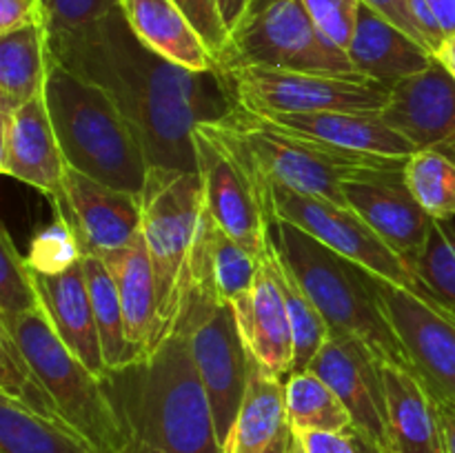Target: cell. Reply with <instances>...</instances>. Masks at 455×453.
Returning a JSON list of instances; mask_svg holds the SVG:
<instances>
[{"mask_svg": "<svg viewBox=\"0 0 455 453\" xmlns=\"http://www.w3.org/2000/svg\"><path fill=\"white\" fill-rule=\"evenodd\" d=\"M0 398L12 400L25 411L69 429L44 382L16 345L12 333L4 331L3 327H0Z\"/></svg>", "mask_w": 455, "mask_h": 453, "instance_id": "d6a6232c", "label": "cell"}, {"mask_svg": "<svg viewBox=\"0 0 455 453\" xmlns=\"http://www.w3.org/2000/svg\"><path fill=\"white\" fill-rule=\"evenodd\" d=\"M382 362L364 342L345 333H329L309 369L338 393L354 420V431L380 447H389Z\"/></svg>", "mask_w": 455, "mask_h": 453, "instance_id": "9a60e30c", "label": "cell"}, {"mask_svg": "<svg viewBox=\"0 0 455 453\" xmlns=\"http://www.w3.org/2000/svg\"><path fill=\"white\" fill-rule=\"evenodd\" d=\"M243 67L360 76L347 52L320 34L302 0H253L218 58V71Z\"/></svg>", "mask_w": 455, "mask_h": 453, "instance_id": "ba28073f", "label": "cell"}, {"mask_svg": "<svg viewBox=\"0 0 455 453\" xmlns=\"http://www.w3.org/2000/svg\"><path fill=\"white\" fill-rule=\"evenodd\" d=\"M80 258H83V251L69 222L56 213V220L34 238L27 262L31 269L40 274H56L71 266Z\"/></svg>", "mask_w": 455, "mask_h": 453, "instance_id": "8d00e7d4", "label": "cell"}, {"mask_svg": "<svg viewBox=\"0 0 455 453\" xmlns=\"http://www.w3.org/2000/svg\"><path fill=\"white\" fill-rule=\"evenodd\" d=\"M249 178L260 194L262 207H265L269 220L289 222L309 234L311 238L320 240L324 247L333 249L342 258L367 269L376 278L389 280L418 296L429 298L416 271L354 209L340 207V204L315 198V195L300 194V191H293L278 182H269L253 173H249Z\"/></svg>", "mask_w": 455, "mask_h": 453, "instance_id": "9c48e42d", "label": "cell"}, {"mask_svg": "<svg viewBox=\"0 0 455 453\" xmlns=\"http://www.w3.org/2000/svg\"><path fill=\"white\" fill-rule=\"evenodd\" d=\"M404 164L407 163L347 178L342 182V194L347 207L354 209L411 266L425 249L435 220L409 189Z\"/></svg>", "mask_w": 455, "mask_h": 453, "instance_id": "5bb4252c", "label": "cell"}, {"mask_svg": "<svg viewBox=\"0 0 455 453\" xmlns=\"http://www.w3.org/2000/svg\"><path fill=\"white\" fill-rule=\"evenodd\" d=\"M387 433L394 453H444L438 402L409 367L382 362Z\"/></svg>", "mask_w": 455, "mask_h": 453, "instance_id": "603a6c76", "label": "cell"}, {"mask_svg": "<svg viewBox=\"0 0 455 453\" xmlns=\"http://www.w3.org/2000/svg\"><path fill=\"white\" fill-rule=\"evenodd\" d=\"M435 58H438V60L443 62L449 71H451V76L455 78V36L453 38L444 40V44L438 49Z\"/></svg>", "mask_w": 455, "mask_h": 453, "instance_id": "7dc6e473", "label": "cell"}, {"mask_svg": "<svg viewBox=\"0 0 455 453\" xmlns=\"http://www.w3.org/2000/svg\"><path fill=\"white\" fill-rule=\"evenodd\" d=\"M434 12L435 20H438L440 29H443L444 38H453L455 36V0H427Z\"/></svg>", "mask_w": 455, "mask_h": 453, "instance_id": "f6af8a7d", "label": "cell"}, {"mask_svg": "<svg viewBox=\"0 0 455 453\" xmlns=\"http://www.w3.org/2000/svg\"><path fill=\"white\" fill-rule=\"evenodd\" d=\"M124 18L142 44L189 71H216L218 58L173 0H120Z\"/></svg>", "mask_w": 455, "mask_h": 453, "instance_id": "cb8c5ba5", "label": "cell"}, {"mask_svg": "<svg viewBox=\"0 0 455 453\" xmlns=\"http://www.w3.org/2000/svg\"><path fill=\"white\" fill-rule=\"evenodd\" d=\"M253 0H218V9H220V18L225 22V29L229 31V36L234 34L240 27V22L244 20V16L251 9Z\"/></svg>", "mask_w": 455, "mask_h": 453, "instance_id": "ee69618b", "label": "cell"}, {"mask_svg": "<svg viewBox=\"0 0 455 453\" xmlns=\"http://www.w3.org/2000/svg\"><path fill=\"white\" fill-rule=\"evenodd\" d=\"M173 3L189 18L191 25L198 29V34L212 47L216 58H220L227 43H229V31L225 29V22L220 18L218 0H173Z\"/></svg>", "mask_w": 455, "mask_h": 453, "instance_id": "ab89813d", "label": "cell"}, {"mask_svg": "<svg viewBox=\"0 0 455 453\" xmlns=\"http://www.w3.org/2000/svg\"><path fill=\"white\" fill-rule=\"evenodd\" d=\"M49 74V34L43 20L0 36V115L43 96Z\"/></svg>", "mask_w": 455, "mask_h": 453, "instance_id": "484cf974", "label": "cell"}, {"mask_svg": "<svg viewBox=\"0 0 455 453\" xmlns=\"http://www.w3.org/2000/svg\"><path fill=\"white\" fill-rule=\"evenodd\" d=\"M100 258L114 275L129 340L145 351L154 333L156 309H158L154 265L145 238L140 234L129 247L109 251Z\"/></svg>", "mask_w": 455, "mask_h": 453, "instance_id": "4316f807", "label": "cell"}, {"mask_svg": "<svg viewBox=\"0 0 455 453\" xmlns=\"http://www.w3.org/2000/svg\"><path fill=\"white\" fill-rule=\"evenodd\" d=\"M142 198V238L156 275L158 309L147 349L178 329L187 302L198 289L212 287L209 226L198 171L149 167Z\"/></svg>", "mask_w": 455, "mask_h": 453, "instance_id": "3957f363", "label": "cell"}, {"mask_svg": "<svg viewBox=\"0 0 455 453\" xmlns=\"http://www.w3.org/2000/svg\"><path fill=\"white\" fill-rule=\"evenodd\" d=\"M43 20L40 0H0V36Z\"/></svg>", "mask_w": 455, "mask_h": 453, "instance_id": "60d3db41", "label": "cell"}, {"mask_svg": "<svg viewBox=\"0 0 455 453\" xmlns=\"http://www.w3.org/2000/svg\"><path fill=\"white\" fill-rule=\"evenodd\" d=\"M289 440H291V429H289L287 433L283 435V438L275 440V442L271 444V447H267L265 451H262V453H287V449H289Z\"/></svg>", "mask_w": 455, "mask_h": 453, "instance_id": "681fc988", "label": "cell"}, {"mask_svg": "<svg viewBox=\"0 0 455 453\" xmlns=\"http://www.w3.org/2000/svg\"><path fill=\"white\" fill-rule=\"evenodd\" d=\"M83 269L89 296H92L93 315H96V327L107 369L124 367L132 360H136L142 354V349L133 345L127 336L114 275H111L105 260L100 256H93V253H83Z\"/></svg>", "mask_w": 455, "mask_h": 453, "instance_id": "83f0119b", "label": "cell"}, {"mask_svg": "<svg viewBox=\"0 0 455 453\" xmlns=\"http://www.w3.org/2000/svg\"><path fill=\"white\" fill-rule=\"evenodd\" d=\"M354 435H355V442H358L360 453H394L391 449L380 447V444H376V442H371V440L363 438V435L355 433V431H354Z\"/></svg>", "mask_w": 455, "mask_h": 453, "instance_id": "c3c4849f", "label": "cell"}, {"mask_svg": "<svg viewBox=\"0 0 455 453\" xmlns=\"http://www.w3.org/2000/svg\"><path fill=\"white\" fill-rule=\"evenodd\" d=\"M40 306L27 256L18 251L7 226H0V324H12Z\"/></svg>", "mask_w": 455, "mask_h": 453, "instance_id": "d590c367", "label": "cell"}, {"mask_svg": "<svg viewBox=\"0 0 455 453\" xmlns=\"http://www.w3.org/2000/svg\"><path fill=\"white\" fill-rule=\"evenodd\" d=\"M302 4L320 34L347 52L355 34L363 0H302Z\"/></svg>", "mask_w": 455, "mask_h": 453, "instance_id": "f35d334b", "label": "cell"}, {"mask_svg": "<svg viewBox=\"0 0 455 453\" xmlns=\"http://www.w3.org/2000/svg\"><path fill=\"white\" fill-rule=\"evenodd\" d=\"M363 3L369 4V7H373L376 12H380L382 16L389 18L394 25H398L400 29L407 31L411 38H416L418 43L422 44V47H427L425 38H422V34L418 31L416 22H413L411 12H409L407 0H363ZM427 49H429V47H427ZM429 52H431V49H429ZM431 53H434V52H431Z\"/></svg>", "mask_w": 455, "mask_h": 453, "instance_id": "7bdbcfd3", "label": "cell"}, {"mask_svg": "<svg viewBox=\"0 0 455 453\" xmlns=\"http://www.w3.org/2000/svg\"><path fill=\"white\" fill-rule=\"evenodd\" d=\"M198 127L216 138L253 176L340 207H347L342 194V182L347 178L409 160L349 154L314 138L287 131L243 107H234L222 118L209 120Z\"/></svg>", "mask_w": 455, "mask_h": 453, "instance_id": "277c9868", "label": "cell"}, {"mask_svg": "<svg viewBox=\"0 0 455 453\" xmlns=\"http://www.w3.org/2000/svg\"><path fill=\"white\" fill-rule=\"evenodd\" d=\"M269 249H271V260H274L275 275H278V284L283 289L284 305L289 311V322H291L293 331V367L291 373H300L309 369V364L314 362L315 354L320 351V346L327 342L329 338V324L323 318V314L318 311V306L314 305V300L309 298V293L302 289V284L298 282L296 275L289 271V266L284 265L283 258L275 251L274 242H271L269 235ZM289 373V376H291Z\"/></svg>", "mask_w": 455, "mask_h": 453, "instance_id": "1f68e13d", "label": "cell"}, {"mask_svg": "<svg viewBox=\"0 0 455 453\" xmlns=\"http://www.w3.org/2000/svg\"><path fill=\"white\" fill-rule=\"evenodd\" d=\"M269 235L278 256L327 320L329 331L358 338L385 362L409 367L367 269L289 222L271 220Z\"/></svg>", "mask_w": 455, "mask_h": 453, "instance_id": "8992f818", "label": "cell"}, {"mask_svg": "<svg viewBox=\"0 0 455 453\" xmlns=\"http://www.w3.org/2000/svg\"><path fill=\"white\" fill-rule=\"evenodd\" d=\"M231 309L253 358L274 376L287 380L293 367V331L269 247L260 258V271L253 289L234 302Z\"/></svg>", "mask_w": 455, "mask_h": 453, "instance_id": "d6986e66", "label": "cell"}, {"mask_svg": "<svg viewBox=\"0 0 455 453\" xmlns=\"http://www.w3.org/2000/svg\"><path fill=\"white\" fill-rule=\"evenodd\" d=\"M100 380L129 444L158 453H225L185 331L107 369Z\"/></svg>", "mask_w": 455, "mask_h": 453, "instance_id": "7a4b0ae2", "label": "cell"}, {"mask_svg": "<svg viewBox=\"0 0 455 453\" xmlns=\"http://www.w3.org/2000/svg\"><path fill=\"white\" fill-rule=\"evenodd\" d=\"M0 453H100L80 435L0 398Z\"/></svg>", "mask_w": 455, "mask_h": 453, "instance_id": "f546056e", "label": "cell"}, {"mask_svg": "<svg viewBox=\"0 0 455 453\" xmlns=\"http://www.w3.org/2000/svg\"><path fill=\"white\" fill-rule=\"evenodd\" d=\"M287 453H307L305 442H302V435L293 429H291V440H289Z\"/></svg>", "mask_w": 455, "mask_h": 453, "instance_id": "f907efd6", "label": "cell"}, {"mask_svg": "<svg viewBox=\"0 0 455 453\" xmlns=\"http://www.w3.org/2000/svg\"><path fill=\"white\" fill-rule=\"evenodd\" d=\"M284 391H287L289 426L298 433H311V431L345 433V431H354L349 409L342 404L336 391L311 369L291 373L284 382Z\"/></svg>", "mask_w": 455, "mask_h": 453, "instance_id": "f1b7e54d", "label": "cell"}, {"mask_svg": "<svg viewBox=\"0 0 455 453\" xmlns=\"http://www.w3.org/2000/svg\"><path fill=\"white\" fill-rule=\"evenodd\" d=\"M31 275H34L40 306L58 338L87 364L89 371L96 373L98 378L105 376L107 364L102 358L92 296L84 280L83 258L56 274H40L31 269Z\"/></svg>", "mask_w": 455, "mask_h": 453, "instance_id": "ffe728a7", "label": "cell"}, {"mask_svg": "<svg viewBox=\"0 0 455 453\" xmlns=\"http://www.w3.org/2000/svg\"><path fill=\"white\" fill-rule=\"evenodd\" d=\"M404 180L434 220L455 216V147H427L409 155Z\"/></svg>", "mask_w": 455, "mask_h": 453, "instance_id": "4dcf8cb0", "label": "cell"}, {"mask_svg": "<svg viewBox=\"0 0 455 453\" xmlns=\"http://www.w3.org/2000/svg\"><path fill=\"white\" fill-rule=\"evenodd\" d=\"M382 118L418 149L455 147V78L435 60L391 87Z\"/></svg>", "mask_w": 455, "mask_h": 453, "instance_id": "ac0fdd59", "label": "cell"}, {"mask_svg": "<svg viewBox=\"0 0 455 453\" xmlns=\"http://www.w3.org/2000/svg\"><path fill=\"white\" fill-rule=\"evenodd\" d=\"M411 266L427 296L455 318V216L434 222L429 240Z\"/></svg>", "mask_w": 455, "mask_h": 453, "instance_id": "e575fe53", "label": "cell"}, {"mask_svg": "<svg viewBox=\"0 0 455 453\" xmlns=\"http://www.w3.org/2000/svg\"><path fill=\"white\" fill-rule=\"evenodd\" d=\"M176 331H185L189 338L212 404L218 442L225 451L249 380V349L238 320L229 302L220 300L216 289L209 287L187 302Z\"/></svg>", "mask_w": 455, "mask_h": 453, "instance_id": "30bf717a", "label": "cell"}, {"mask_svg": "<svg viewBox=\"0 0 455 453\" xmlns=\"http://www.w3.org/2000/svg\"><path fill=\"white\" fill-rule=\"evenodd\" d=\"M0 171L34 187L49 203L65 195L67 160L62 155L47 100L34 98L9 115H0Z\"/></svg>", "mask_w": 455, "mask_h": 453, "instance_id": "e0dca14e", "label": "cell"}, {"mask_svg": "<svg viewBox=\"0 0 455 453\" xmlns=\"http://www.w3.org/2000/svg\"><path fill=\"white\" fill-rule=\"evenodd\" d=\"M438 402V400H435ZM440 429H443L444 453H455V404L438 402Z\"/></svg>", "mask_w": 455, "mask_h": 453, "instance_id": "bcb514c9", "label": "cell"}, {"mask_svg": "<svg viewBox=\"0 0 455 453\" xmlns=\"http://www.w3.org/2000/svg\"><path fill=\"white\" fill-rule=\"evenodd\" d=\"M347 56L360 76L389 89L438 60L435 53L364 3L360 4L358 25Z\"/></svg>", "mask_w": 455, "mask_h": 453, "instance_id": "7402d4cb", "label": "cell"}, {"mask_svg": "<svg viewBox=\"0 0 455 453\" xmlns=\"http://www.w3.org/2000/svg\"><path fill=\"white\" fill-rule=\"evenodd\" d=\"M194 147L209 216L225 234L238 240L253 256L262 258L269 247L271 220L249 173L216 138L200 127H196Z\"/></svg>", "mask_w": 455, "mask_h": 453, "instance_id": "4fadbf2b", "label": "cell"}, {"mask_svg": "<svg viewBox=\"0 0 455 453\" xmlns=\"http://www.w3.org/2000/svg\"><path fill=\"white\" fill-rule=\"evenodd\" d=\"M123 453H158V451H151V449H147V447H140V444H129L127 449H124Z\"/></svg>", "mask_w": 455, "mask_h": 453, "instance_id": "816d5d0a", "label": "cell"}, {"mask_svg": "<svg viewBox=\"0 0 455 453\" xmlns=\"http://www.w3.org/2000/svg\"><path fill=\"white\" fill-rule=\"evenodd\" d=\"M269 123L358 155L407 160L418 147L395 131L382 111H314V114L262 115Z\"/></svg>", "mask_w": 455, "mask_h": 453, "instance_id": "44dd1931", "label": "cell"}, {"mask_svg": "<svg viewBox=\"0 0 455 453\" xmlns=\"http://www.w3.org/2000/svg\"><path fill=\"white\" fill-rule=\"evenodd\" d=\"M300 435L307 447V453H360L354 431H345V433L311 431V433Z\"/></svg>", "mask_w": 455, "mask_h": 453, "instance_id": "b9f144b4", "label": "cell"}, {"mask_svg": "<svg viewBox=\"0 0 455 453\" xmlns=\"http://www.w3.org/2000/svg\"><path fill=\"white\" fill-rule=\"evenodd\" d=\"M69 222L83 253L105 256L129 247L142 234V198L114 189L67 167L65 195L53 203Z\"/></svg>", "mask_w": 455, "mask_h": 453, "instance_id": "2e32d148", "label": "cell"}, {"mask_svg": "<svg viewBox=\"0 0 455 453\" xmlns=\"http://www.w3.org/2000/svg\"><path fill=\"white\" fill-rule=\"evenodd\" d=\"M120 7V0H40L49 38L71 34Z\"/></svg>", "mask_w": 455, "mask_h": 453, "instance_id": "74e56055", "label": "cell"}, {"mask_svg": "<svg viewBox=\"0 0 455 453\" xmlns=\"http://www.w3.org/2000/svg\"><path fill=\"white\" fill-rule=\"evenodd\" d=\"M49 56L116 102L149 167L198 171L196 127L238 107L220 71H189L164 60L142 44L120 7L83 29L49 38Z\"/></svg>", "mask_w": 455, "mask_h": 453, "instance_id": "6da1fadb", "label": "cell"}, {"mask_svg": "<svg viewBox=\"0 0 455 453\" xmlns=\"http://www.w3.org/2000/svg\"><path fill=\"white\" fill-rule=\"evenodd\" d=\"M44 100L67 167L114 189L142 194L149 176L145 151L116 102L98 84L49 56Z\"/></svg>", "mask_w": 455, "mask_h": 453, "instance_id": "5b68a950", "label": "cell"}, {"mask_svg": "<svg viewBox=\"0 0 455 453\" xmlns=\"http://www.w3.org/2000/svg\"><path fill=\"white\" fill-rule=\"evenodd\" d=\"M283 378L262 367L249 351V380L225 453H262L291 426Z\"/></svg>", "mask_w": 455, "mask_h": 453, "instance_id": "d4e9b609", "label": "cell"}, {"mask_svg": "<svg viewBox=\"0 0 455 453\" xmlns=\"http://www.w3.org/2000/svg\"><path fill=\"white\" fill-rule=\"evenodd\" d=\"M378 302L411 371L438 402L455 404V318L438 302L373 275Z\"/></svg>", "mask_w": 455, "mask_h": 453, "instance_id": "7c38bea8", "label": "cell"}, {"mask_svg": "<svg viewBox=\"0 0 455 453\" xmlns=\"http://www.w3.org/2000/svg\"><path fill=\"white\" fill-rule=\"evenodd\" d=\"M209 262H212V280L220 300L238 302L253 289L260 271V258L244 249L238 240L220 229L213 222L209 226Z\"/></svg>", "mask_w": 455, "mask_h": 453, "instance_id": "836d02e7", "label": "cell"}, {"mask_svg": "<svg viewBox=\"0 0 455 453\" xmlns=\"http://www.w3.org/2000/svg\"><path fill=\"white\" fill-rule=\"evenodd\" d=\"M0 327L12 333L76 435L100 453H123L129 447L102 380L58 338L43 309Z\"/></svg>", "mask_w": 455, "mask_h": 453, "instance_id": "52a82bcc", "label": "cell"}, {"mask_svg": "<svg viewBox=\"0 0 455 453\" xmlns=\"http://www.w3.org/2000/svg\"><path fill=\"white\" fill-rule=\"evenodd\" d=\"M235 105L258 115L314 111H382L391 89L364 76L243 67L220 71Z\"/></svg>", "mask_w": 455, "mask_h": 453, "instance_id": "8fae6325", "label": "cell"}]
</instances>
